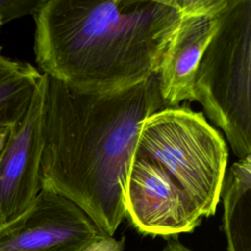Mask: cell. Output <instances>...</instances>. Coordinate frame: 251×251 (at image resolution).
I'll list each match as a JSON object with an SVG mask.
<instances>
[{
    "label": "cell",
    "instance_id": "1",
    "mask_svg": "<svg viewBox=\"0 0 251 251\" xmlns=\"http://www.w3.org/2000/svg\"><path fill=\"white\" fill-rule=\"evenodd\" d=\"M43 76L41 188L73 202L113 236L126 217V176L142 123L166 108L157 76L104 92Z\"/></svg>",
    "mask_w": 251,
    "mask_h": 251
},
{
    "label": "cell",
    "instance_id": "2",
    "mask_svg": "<svg viewBox=\"0 0 251 251\" xmlns=\"http://www.w3.org/2000/svg\"><path fill=\"white\" fill-rule=\"evenodd\" d=\"M33 18L40 73L104 92L157 75L181 14L171 0H44Z\"/></svg>",
    "mask_w": 251,
    "mask_h": 251
},
{
    "label": "cell",
    "instance_id": "3",
    "mask_svg": "<svg viewBox=\"0 0 251 251\" xmlns=\"http://www.w3.org/2000/svg\"><path fill=\"white\" fill-rule=\"evenodd\" d=\"M133 156L158 165L198 209L213 216L221 199L228 150L223 135L186 104L166 107L144 120Z\"/></svg>",
    "mask_w": 251,
    "mask_h": 251
},
{
    "label": "cell",
    "instance_id": "4",
    "mask_svg": "<svg viewBox=\"0 0 251 251\" xmlns=\"http://www.w3.org/2000/svg\"><path fill=\"white\" fill-rule=\"evenodd\" d=\"M194 101L238 159L251 155V0H228L197 67Z\"/></svg>",
    "mask_w": 251,
    "mask_h": 251
},
{
    "label": "cell",
    "instance_id": "5",
    "mask_svg": "<svg viewBox=\"0 0 251 251\" xmlns=\"http://www.w3.org/2000/svg\"><path fill=\"white\" fill-rule=\"evenodd\" d=\"M105 236L76 205L41 188L22 215L0 226V251H81Z\"/></svg>",
    "mask_w": 251,
    "mask_h": 251
},
{
    "label": "cell",
    "instance_id": "6",
    "mask_svg": "<svg viewBox=\"0 0 251 251\" xmlns=\"http://www.w3.org/2000/svg\"><path fill=\"white\" fill-rule=\"evenodd\" d=\"M125 210L138 232L153 237L191 232L203 219L189 197L158 165L135 156L126 176Z\"/></svg>",
    "mask_w": 251,
    "mask_h": 251
},
{
    "label": "cell",
    "instance_id": "7",
    "mask_svg": "<svg viewBox=\"0 0 251 251\" xmlns=\"http://www.w3.org/2000/svg\"><path fill=\"white\" fill-rule=\"evenodd\" d=\"M44 76L25 115L9 128L0 151V226L22 215L41 190Z\"/></svg>",
    "mask_w": 251,
    "mask_h": 251
},
{
    "label": "cell",
    "instance_id": "8",
    "mask_svg": "<svg viewBox=\"0 0 251 251\" xmlns=\"http://www.w3.org/2000/svg\"><path fill=\"white\" fill-rule=\"evenodd\" d=\"M217 17L181 15L156 75L166 107L179 106L182 101H194L196 70L216 29Z\"/></svg>",
    "mask_w": 251,
    "mask_h": 251
},
{
    "label": "cell",
    "instance_id": "9",
    "mask_svg": "<svg viewBox=\"0 0 251 251\" xmlns=\"http://www.w3.org/2000/svg\"><path fill=\"white\" fill-rule=\"evenodd\" d=\"M221 198L227 251H251V155L226 173Z\"/></svg>",
    "mask_w": 251,
    "mask_h": 251
},
{
    "label": "cell",
    "instance_id": "10",
    "mask_svg": "<svg viewBox=\"0 0 251 251\" xmlns=\"http://www.w3.org/2000/svg\"><path fill=\"white\" fill-rule=\"evenodd\" d=\"M42 74L0 52V127L10 128L27 112Z\"/></svg>",
    "mask_w": 251,
    "mask_h": 251
},
{
    "label": "cell",
    "instance_id": "11",
    "mask_svg": "<svg viewBox=\"0 0 251 251\" xmlns=\"http://www.w3.org/2000/svg\"><path fill=\"white\" fill-rule=\"evenodd\" d=\"M182 16H218L228 0H171Z\"/></svg>",
    "mask_w": 251,
    "mask_h": 251
},
{
    "label": "cell",
    "instance_id": "12",
    "mask_svg": "<svg viewBox=\"0 0 251 251\" xmlns=\"http://www.w3.org/2000/svg\"><path fill=\"white\" fill-rule=\"evenodd\" d=\"M44 0H0V27L9 22L34 15Z\"/></svg>",
    "mask_w": 251,
    "mask_h": 251
},
{
    "label": "cell",
    "instance_id": "13",
    "mask_svg": "<svg viewBox=\"0 0 251 251\" xmlns=\"http://www.w3.org/2000/svg\"><path fill=\"white\" fill-rule=\"evenodd\" d=\"M162 251H177L176 250V240H175V239L169 240L166 243V245L163 247Z\"/></svg>",
    "mask_w": 251,
    "mask_h": 251
},
{
    "label": "cell",
    "instance_id": "14",
    "mask_svg": "<svg viewBox=\"0 0 251 251\" xmlns=\"http://www.w3.org/2000/svg\"><path fill=\"white\" fill-rule=\"evenodd\" d=\"M8 131H9V128L0 127V151L2 150V148L4 146L5 140H6L7 135H8Z\"/></svg>",
    "mask_w": 251,
    "mask_h": 251
},
{
    "label": "cell",
    "instance_id": "15",
    "mask_svg": "<svg viewBox=\"0 0 251 251\" xmlns=\"http://www.w3.org/2000/svg\"><path fill=\"white\" fill-rule=\"evenodd\" d=\"M176 250L177 251H193L192 249H190L189 247H186L185 245L178 242L177 240H176Z\"/></svg>",
    "mask_w": 251,
    "mask_h": 251
}]
</instances>
